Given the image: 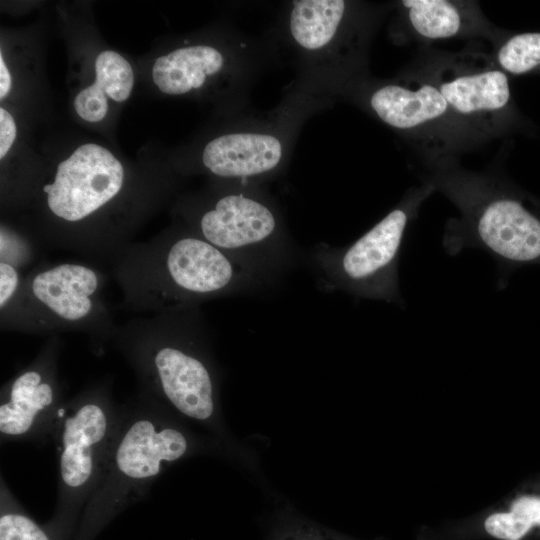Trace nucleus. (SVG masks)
Instances as JSON below:
<instances>
[{"label":"nucleus","instance_id":"obj_1","mask_svg":"<svg viewBox=\"0 0 540 540\" xmlns=\"http://www.w3.org/2000/svg\"><path fill=\"white\" fill-rule=\"evenodd\" d=\"M421 183L450 200L459 216L449 218L442 246L449 256L485 251L496 262L499 289L510 274L540 265V199L495 171L467 170L457 160L424 165Z\"/></svg>","mask_w":540,"mask_h":540},{"label":"nucleus","instance_id":"obj_2","mask_svg":"<svg viewBox=\"0 0 540 540\" xmlns=\"http://www.w3.org/2000/svg\"><path fill=\"white\" fill-rule=\"evenodd\" d=\"M123 304L154 314L262 291L270 279L193 231L129 244L112 262Z\"/></svg>","mask_w":540,"mask_h":540},{"label":"nucleus","instance_id":"obj_3","mask_svg":"<svg viewBox=\"0 0 540 540\" xmlns=\"http://www.w3.org/2000/svg\"><path fill=\"white\" fill-rule=\"evenodd\" d=\"M426 183L410 188L400 202L357 240L343 247L321 243L310 252L319 288L403 306L399 262L405 238L425 200Z\"/></svg>","mask_w":540,"mask_h":540},{"label":"nucleus","instance_id":"obj_4","mask_svg":"<svg viewBox=\"0 0 540 540\" xmlns=\"http://www.w3.org/2000/svg\"><path fill=\"white\" fill-rule=\"evenodd\" d=\"M102 272L88 264H39L25 277L13 302L1 310V326L29 331L116 330L103 300Z\"/></svg>","mask_w":540,"mask_h":540},{"label":"nucleus","instance_id":"obj_5","mask_svg":"<svg viewBox=\"0 0 540 540\" xmlns=\"http://www.w3.org/2000/svg\"><path fill=\"white\" fill-rule=\"evenodd\" d=\"M365 100L377 118L406 139L424 165L457 160L484 143L414 65L395 79L372 85Z\"/></svg>","mask_w":540,"mask_h":540},{"label":"nucleus","instance_id":"obj_6","mask_svg":"<svg viewBox=\"0 0 540 540\" xmlns=\"http://www.w3.org/2000/svg\"><path fill=\"white\" fill-rule=\"evenodd\" d=\"M476 42L456 52L425 51L413 65L432 80L454 114L487 142L511 133L519 114L509 75Z\"/></svg>","mask_w":540,"mask_h":540},{"label":"nucleus","instance_id":"obj_7","mask_svg":"<svg viewBox=\"0 0 540 540\" xmlns=\"http://www.w3.org/2000/svg\"><path fill=\"white\" fill-rule=\"evenodd\" d=\"M192 228L191 231L274 283L294 260V245L275 210L245 191L220 195L201 211Z\"/></svg>","mask_w":540,"mask_h":540},{"label":"nucleus","instance_id":"obj_8","mask_svg":"<svg viewBox=\"0 0 540 540\" xmlns=\"http://www.w3.org/2000/svg\"><path fill=\"white\" fill-rule=\"evenodd\" d=\"M197 308H177L129 322L153 344L151 363L167 399L183 414L205 420L214 409L212 377L206 364L183 346Z\"/></svg>","mask_w":540,"mask_h":540},{"label":"nucleus","instance_id":"obj_9","mask_svg":"<svg viewBox=\"0 0 540 540\" xmlns=\"http://www.w3.org/2000/svg\"><path fill=\"white\" fill-rule=\"evenodd\" d=\"M124 168L106 148L88 143L60 162L51 183L42 188L50 213L73 224L87 220L118 196Z\"/></svg>","mask_w":540,"mask_h":540},{"label":"nucleus","instance_id":"obj_10","mask_svg":"<svg viewBox=\"0 0 540 540\" xmlns=\"http://www.w3.org/2000/svg\"><path fill=\"white\" fill-rule=\"evenodd\" d=\"M404 38L421 44L484 39L491 45L507 31L496 27L470 0H402L397 4Z\"/></svg>","mask_w":540,"mask_h":540},{"label":"nucleus","instance_id":"obj_11","mask_svg":"<svg viewBox=\"0 0 540 540\" xmlns=\"http://www.w3.org/2000/svg\"><path fill=\"white\" fill-rule=\"evenodd\" d=\"M282 155L280 140L271 134L229 133L205 146L202 162L218 177L244 180L273 171Z\"/></svg>","mask_w":540,"mask_h":540},{"label":"nucleus","instance_id":"obj_12","mask_svg":"<svg viewBox=\"0 0 540 540\" xmlns=\"http://www.w3.org/2000/svg\"><path fill=\"white\" fill-rule=\"evenodd\" d=\"M187 441L175 429L157 430L149 420L136 421L122 437L115 463L124 476L141 480L156 476L162 461H175L186 452Z\"/></svg>","mask_w":540,"mask_h":540},{"label":"nucleus","instance_id":"obj_13","mask_svg":"<svg viewBox=\"0 0 540 540\" xmlns=\"http://www.w3.org/2000/svg\"><path fill=\"white\" fill-rule=\"evenodd\" d=\"M107 417L101 406L82 405L66 419L62 433L60 473L66 486L79 488L90 479L94 450L107 431Z\"/></svg>","mask_w":540,"mask_h":540},{"label":"nucleus","instance_id":"obj_14","mask_svg":"<svg viewBox=\"0 0 540 540\" xmlns=\"http://www.w3.org/2000/svg\"><path fill=\"white\" fill-rule=\"evenodd\" d=\"M350 3L342 0L294 2L289 27L294 41L305 50L317 51L361 25Z\"/></svg>","mask_w":540,"mask_h":540},{"label":"nucleus","instance_id":"obj_15","mask_svg":"<svg viewBox=\"0 0 540 540\" xmlns=\"http://www.w3.org/2000/svg\"><path fill=\"white\" fill-rule=\"evenodd\" d=\"M224 65L220 51L208 45H193L176 49L156 59L152 76L164 93L180 95L203 86L209 76Z\"/></svg>","mask_w":540,"mask_h":540},{"label":"nucleus","instance_id":"obj_16","mask_svg":"<svg viewBox=\"0 0 540 540\" xmlns=\"http://www.w3.org/2000/svg\"><path fill=\"white\" fill-rule=\"evenodd\" d=\"M54 400V389L45 374L28 369L17 376L9 390V400L0 406V431L18 436L30 430L37 415Z\"/></svg>","mask_w":540,"mask_h":540},{"label":"nucleus","instance_id":"obj_17","mask_svg":"<svg viewBox=\"0 0 540 540\" xmlns=\"http://www.w3.org/2000/svg\"><path fill=\"white\" fill-rule=\"evenodd\" d=\"M496 64L509 76L540 73V32H506L491 45Z\"/></svg>","mask_w":540,"mask_h":540},{"label":"nucleus","instance_id":"obj_18","mask_svg":"<svg viewBox=\"0 0 540 540\" xmlns=\"http://www.w3.org/2000/svg\"><path fill=\"white\" fill-rule=\"evenodd\" d=\"M484 527L494 538L522 540L533 528L540 527V498H518L509 511L489 515L485 519Z\"/></svg>","mask_w":540,"mask_h":540},{"label":"nucleus","instance_id":"obj_19","mask_svg":"<svg viewBox=\"0 0 540 540\" xmlns=\"http://www.w3.org/2000/svg\"><path fill=\"white\" fill-rule=\"evenodd\" d=\"M94 84L112 100L125 101L133 88L134 75L129 62L115 51H103L95 60Z\"/></svg>","mask_w":540,"mask_h":540},{"label":"nucleus","instance_id":"obj_20","mask_svg":"<svg viewBox=\"0 0 540 540\" xmlns=\"http://www.w3.org/2000/svg\"><path fill=\"white\" fill-rule=\"evenodd\" d=\"M35 259L36 244H30L20 235L4 227L1 228L0 262L12 265L23 274L35 262Z\"/></svg>","mask_w":540,"mask_h":540},{"label":"nucleus","instance_id":"obj_21","mask_svg":"<svg viewBox=\"0 0 540 540\" xmlns=\"http://www.w3.org/2000/svg\"><path fill=\"white\" fill-rule=\"evenodd\" d=\"M0 540H50V538L28 516L18 512H6L0 517Z\"/></svg>","mask_w":540,"mask_h":540},{"label":"nucleus","instance_id":"obj_22","mask_svg":"<svg viewBox=\"0 0 540 540\" xmlns=\"http://www.w3.org/2000/svg\"><path fill=\"white\" fill-rule=\"evenodd\" d=\"M74 107L85 121L99 122L108 111L106 93L93 83L77 94Z\"/></svg>","mask_w":540,"mask_h":540},{"label":"nucleus","instance_id":"obj_23","mask_svg":"<svg viewBox=\"0 0 540 540\" xmlns=\"http://www.w3.org/2000/svg\"><path fill=\"white\" fill-rule=\"evenodd\" d=\"M25 277L12 265L0 262V311L13 302Z\"/></svg>","mask_w":540,"mask_h":540},{"label":"nucleus","instance_id":"obj_24","mask_svg":"<svg viewBox=\"0 0 540 540\" xmlns=\"http://www.w3.org/2000/svg\"><path fill=\"white\" fill-rule=\"evenodd\" d=\"M16 124L11 114L0 108V158L3 159L16 138Z\"/></svg>","mask_w":540,"mask_h":540},{"label":"nucleus","instance_id":"obj_25","mask_svg":"<svg viewBox=\"0 0 540 540\" xmlns=\"http://www.w3.org/2000/svg\"><path fill=\"white\" fill-rule=\"evenodd\" d=\"M11 89V76L9 70L3 60L2 54L0 56V98H5Z\"/></svg>","mask_w":540,"mask_h":540}]
</instances>
